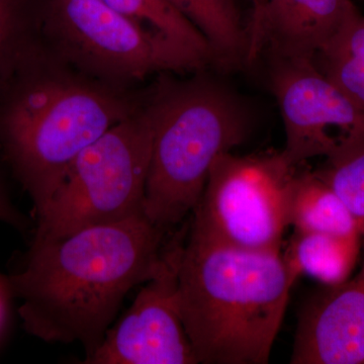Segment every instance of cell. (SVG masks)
<instances>
[{
    "label": "cell",
    "mask_w": 364,
    "mask_h": 364,
    "mask_svg": "<svg viewBox=\"0 0 364 364\" xmlns=\"http://www.w3.org/2000/svg\"><path fill=\"white\" fill-rule=\"evenodd\" d=\"M45 0H0V95L43 49Z\"/></svg>",
    "instance_id": "14"
},
{
    "label": "cell",
    "mask_w": 364,
    "mask_h": 364,
    "mask_svg": "<svg viewBox=\"0 0 364 364\" xmlns=\"http://www.w3.org/2000/svg\"><path fill=\"white\" fill-rule=\"evenodd\" d=\"M153 134L147 95L138 111L79 153L36 214L33 236H64L144 214Z\"/></svg>",
    "instance_id": "6"
},
{
    "label": "cell",
    "mask_w": 364,
    "mask_h": 364,
    "mask_svg": "<svg viewBox=\"0 0 364 364\" xmlns=\"http://www.w3.org/2000/svg\"><path fill=\"white\" fill-rule=\"evenodd\" d=\"M181 236L166 243L161 264L85 364H198L181 315Z\"/></svg>",
    "instance_id": "9"
},
{
    "label": "cell",
    "mask_w": 364,
    "mask_h": 364,
    "mask_svg": "<svg viewBox=\"0 0 364 364\" xmlns=\"http://www.w3.org/2000/svg\"><path fill=\"white\" fill-rule=\"evenodd\" d=\"M272 88L284 130V158L299 166L337 156L364 140V112L318 69L315 60L272 58Z\"/></svg>",
    "instance_id": "8"
},
{
    "label": "cell",
    "mask_w": 364,
    "mask_h": 364,
    "mask_svg": "<svg viewBox=\"0 0 364 364\" xmlns=\"http://www.w3.org/2000/svg\"><path fill=\"white\" fill-rule=\"evenodd\" d=\"M296 167L282 152L223 153L213 163L191 233L250 250H280L289 226L287 189Z\"/></svg>",
    "instance_id": "7"
},
{
    "label": "cell",
    "mask_w": 364,
    "mask_h": 364,
    "mask_svg": "<svg viewBox=\"0 0 364 364\" xmlns=\"http://www.w3.org/2000/svg\"><path fill=\"white\" fill-rule=\"evenodd\" d=\"M14 299L16 296L9 275L0 272V338L4 336L9 324Z\"/></svg>",
    "instance_id": "21"
},
{
    "label": "cell",
    "mask_w": 364,
    "mask_h": 364,
    "mask_svg": "<svg viewBox=\"0 0 364 364\" xmlns=\"http://www.w3.org/2000/svg\"><path fill=\"white\" fill-rule=\"evenodd\" d=\"M346 55L364 62V16L356 13L320 55Z\"/></svg>",
    "instance_id": "19"
},
{
    "label": "cell",
    "mask_w": 364,
    "mask_h": 364,
    "mask_svg": "<svg viewBox=\"0 0 364 364\" xmlns=\"http://www.w3.org/2000/svg\"><path fill=\"white\" fill-rule=\"evenodd\" d=\"M0 222L11 225L16 229L25 230L28 227V220L11 202L7 193L6 183L0 176Z\"/></svg>",
    "instance_id": "20"
},
{
    "label": "cell",
    "mask_w": 364,
    "mask_h": 364,
    "mask_svg": "<svg viewBox=\"0 0 364 364\" xmlns=\"http://www.w3.org/2000/svg\"><path fill=\"white\" fill-rule=\"evenodd\" d=\"M287 222L299 233L360 235L358 224L334 189L315 172H294L287 200Z\"/></svg>",
    "instance_id": "12"
},
{
    "label": "cell",
    "mask_w": 364,
    "mask_h": 364,
    "mask_svg": "<svg viewBox=\"0 0 364 364\" xmlns=\"http://www.w3.org/2000/svg\"><path fill=\"white\" fill-rule=\"evenodd\" d=\"M317 66L354 107L364 112V62L346 55H320Z\"/></svg>",
    "instance_id": "18"
},
{
    "label": "cell",
    "mask_w": 364,
    "mask_h": 364,
    "mask_svg": "<svg viewBox=\"0 0 364 364\" xmlns=\"http://www.w3.org/2000/svg\"><path fill=\"white\" fill-rule=\"evenodd\" d=\"M360 235L338 236L296 232L284 257L299 274H306L325 286L349 279L358 262Z\"/></svg>",
    "instance_id": "15"
},
{
    "label": "cell",
    "mask_w": 364,
    "mask_h": 364,
    "mask_svg": "<svg viewBox=\"0 0 364 364\" xmlns=\"http://www.w3.org/2000/svg\"><path fill=\"white\" fill-rule=\"evenodd\" d=\"M251 1H252V13H251L250 23L247 26L248 40L254 33V31L256 30V28H257L261 14H262L267 0H251Z\"/></svg>",
    "instance_id": "22"
},
{
    "label": "cell",
    "mask_w": 364,
    "mask_h": 364,
    "mask_svg": "<svg viewBox=\"0 0 364 364\" xmlns=\"http://www.w3.org/2000/svg\"><path fill=\"white\" fill-rule=\"evenodd\" d=\"M358 11L352 0H267L246 63L264 49L272 58L315 60Z\"/></svg>",
    "instance_id": "11"
},
{
    "label": "cell",
    "mask_w": 364,
    "mask_h": 364,
    "mask_svg": "<svg viewBox=\"0 0 364 364\" xmlns=\"http://www.w3.org/2000/svg\"><path fill=\"white\" fill-rule=\"evenodd\" d=\"M316 173L343 200L364 238V140L327 159Z\"/></svg>",
    "instance_id": "17"
},
{
    "label": "cell",
    "mask_w": 364,
    "mask_h": 364,
    "mask_svg": "<svg viewBox=\"0 0 364 364\" xmlns=\"http://www.w3.org/2000/svg\"><path fill=\"white\" fill-rule=\"evenodd\" d=\"M42 39L57 61L124 90L155 73L196 72L212 65L200 53L102 0H45Z\"/></svg>",
    "instance_id": "5"
},
{
    "label": "cell",
    "mask_w": 364,
    "mask_h": 364,
    "mask_svg": "<svg viewBox=\"0 0 364 364\" xmlns=\"http://www.w3.org/2000/svg\"><path fill=\"white\" fill-rule=\"evenodd\" d=\"M146 95L105 85L43 48L0 95V160L36 214L79 153L140 109Z\"/></svg>",
    "instance_id": "2"
},
{
    "label": "cell",
    "mask_w": 364,
    "mask_h": 364,
    "mask_svg": "<svg viewBox=\"0 0 364 364\" xmlns=\"http://www.w3.org/2000/svg\"><path fill=\"white\" fill-rule=\"evenodd\" d=\"M167 233L140 214L64 236H33L23 264L9 274L26 331L47 343L81 344L90 356L129 291L157 272Z\"/></svg>",
    "instance_id": "1"
},
{
    "label": "cell",
    "mask_w": 364,
    "mask_h": 364,
    "mask_svg": "<svg viewBox=\"0 0 364 364\" xmlns=\"http://www.w3.org/2000/svg\"><path fill=\"white\" fill-rule=\"evenodd\" d=\"M299 275L280 250L191 233L179 260L178 298L198 363H268Z\"/></svg>",
    "instance_id": "3"
},
{
    "label": "cell",
    "mask_w": 364,
    "mask_h": 364,
    "mask_svg": "<svg viewBox=\"0 0 364 364\" xmlns=\"http://www.w3.org/2000/svg\"><path fill=\"white\" fill-rule=\"evenodd\" d=\"M132 20L153 28L200 53L215 65L214 55L205 36L165 0H102Z\"/></svg>",
    "instance_id": "16"
},
{
    "label": "cell",
    "mask_w": 364,
    "mask_h": 364,
    "mask_svg": "<svg viewBox=\"0 0 364 364\" xmlns=\"http://www.w3.org/2000/svg\"><path fill=\"white\" fill-rule=\"evenodd\" d=\"M291 363H364V262L355 277L326 286L306 304Z\"/></svg>",
    "instance_id": "10"
},
{
    "label": "cell",
    "mask_w": 364,
    "mask_h": 364,
    "mask_svg": "<svg viewBox=\"0 0 364 364\" xmlns=\"http://www.w3.org/2000/svg\"><path fill=\"white\" fill-rule=\"evenodd\" d=\"M205 36L215 65L231 69L246 63L247 28L243 26L234 0H165Z\"/></svg>",
    "instance_id": "13"
},
{
    "label": "cell",
    "mask_w": 364,
    "mask_h": 364,
    "mask_svg": "<svg viewBox=\"0 0 364 364\" xmlns=\"http://www.w3.org/2000/svg\"><path fill=\"white\" fill-rule=\"evenodd\" d=\"M159 83L148 92L154 134L143 212L168 232L198 205L215 160L245 141L250 117L210 79Z\"/></svg>",
    "instance_id": "4"
}]
</instances>
